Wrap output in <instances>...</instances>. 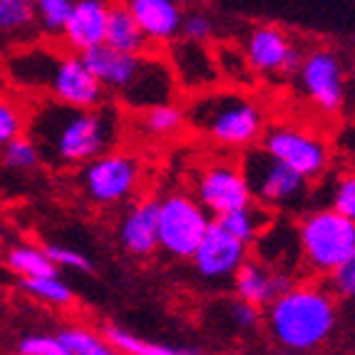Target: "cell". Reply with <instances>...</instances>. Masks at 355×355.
<instances>
[{
    "mask_svg": "<svg viewBox=\"0 0 355 355\" xmlns=\"http://www.w3.org/2000/svg\"><path fill=\"white\" fill-rule=\"evenodd\" d=\"M122 119L114 105L70 107L55 100L37 102L28 112L25 135L37 159L50 166H80L100 159L117 144Z\"/></svg>",
    "mask_w": 355,
    "mask_h": 355,
    "instance_id": "obj_1",
    "label": "cell"
},
{
    "mask_svg": "<svg viewBox=\"0 0 355 355\" xmlns=\"http://www.w3.org/2000/svg\"><path fill=\"white\" fill-rule=\"evenodd\" d=\"M6 72L15 87L45 95L42 100L83 110L107 105L105 89L89 75L83 58L67 50L30 45L8 58Z\"/></svg>",
    "mask_w": 355,
    "mask_h": 355,
    "instance_id": "obj_2",
    "label": "cell"
},
{
    "mask_svg": "<svg viewBox=\"0 0 355 355\" xmlns=\"http://www.w3.org/2000/svg\"><path fill=\"white\" fill-rule=\"evenodd\" d=\"M80 58L89 75L105 89V95H114L127 110H135V112L172 105L179 89L166 60L154 53L125 55L102 42Z\"/></svg>",
    "mask_w": 355,
    "mask_h": 355,
    "instance_id": "obj_3",
    "label": "cell"
},
{
    "mask_svg": "<svg viewBox=\"0 0 355 355\" xmlns=\"http://www.w3.org/2000/svg\"><path fill=\"white\" fill-rule=\"evenodd\" d=\"M184 122L226 147H254L266 130L263 107L243 89L214 87L191 95L182 107Z\"/></svg>",
    "mask_w": 355,
    "mask_h": 355,
    "instance_id": "obj_4",
    "label": "cell"
},
{
    "mask_svg": "<svg viewBox=\"0 0 355 355\" xmlns=\"http://www.w3.org/2000/svg\"><path fill=\"white\" fill-rule=\"evenodd\" d=\"M268 326L284 348L313 350L336 326V301L318 286H293L271 303Z\"/></svg>",
    "mask_w": 355,
    "mask_h": 355,
    "instance_id": "obj_5",
    "label": "cell"
},
{
    "mask_svg": "<svg viewBox=\"0 0 355 355\" xmlns=\"http://www.w3.org/2000/svg\"><path fill=\"white\" fill-rule=\"evenodd\" d=\"M239 174H241L251 202L268 211L298 214L306 207L311 196V182L273 159L266 149L249 147L239 159Z\"/></svg>",
    "mask_w": 355,
    "mask_h": 355,
    "instance_id": "obj_6",
    "label": "cell"
},
{
    "mask_svg": "<svg viewBox=\"0 0 355 355\" xmlns=\"http://www.w3.org/2000/svg\"><path fill=\"white\" fill-rule=\"evenodd\" d=\"M298 246L306 263L318 273H331L355 261V221L331 209L308 214L298 224Z\"/></svg>",
    "mask_w": 355,
    "mask_h": 355,
    "instance_id": "obj_7",
    "label": "cell"
},
{
    "mask_svg": "<svg viewBox=\"0 0 355 355\" xmlns=\"http://www.w3.org/2000/svg\"><path fill=\"white\" fill-rule=\"evenodd\" d=\"M209 224V214L189 196L172 194L157 202V239L162 249L177 259L194 256Z\"/></svg>",
    "mask_w": 355,
    "mask_h": 355,
    "instance_id": "obj_8",
    "label": "cell"
},
{
    "mask_svg": "<svg viewBox=\"0 0 355 355\" xmlns=\"http://www.w3.org/2000/svg\"><path fill=\"white\" fill-rule=\"evenodd\" d=\"M261 149H266L273 159H279L288 169L313 182L328 169V144L323 137H315L301 127L273 125L261 135Z\"/></svg>",
    "mask_w": 355,
    "mask_h": 355,
    "instance_id": "obj_9",
    "label": "cell"
},
{
    "mask_svg": "<svg viewBox=\"0 0 355 355\" xmlns=\"http://www.w3.org/2000/svg\"><path fill=\"white\" fill-rule=\"evenodd\" d=\"M303 95L328 114L340 112L345 102V72L336 50L315 48L303 55V62L293 75Z\"/></svg>",
    "mask_w": 355,
    "mask_h": 355,
    "instance_id": "obj_10",
    "label": "cell"
},
{
    "mask_svg": "<svg viewBox=\"0 0 355 355\" xmlns=\"http://www.w3.org/2000/svg\"><path fill=\"white\" fill-rule=\"evenodd\" d=\"M83 187L97 204H117L135 191L139 182V164L130 154L110 152L83 166Z\"/></svg>",
    "mask_w": 355,
    "mask_h": 355,
    "instance_id": "obj_11",
    "label": "cell"
},
{
    "mask_svg": "<svg viewBox=\"0 0 355 355\" xmlns=\"http://www.w3.org/2000/svg\"><path fill=\"white\" fill-rule=\"evenodd\" d=\"M246 62L256 75H284L293 77L303 62V50L276 25H259L249 33L246 40Z\"/></svg>",
    "mask_w": 355,
    "mask_h": 355,
    "instance_id": "obj_12",
    "label": "cell"
},
{
    "mask_svg": "<svg viewBox=\"0 0 355 355\" xmlns=\"http://www.w3.org/2000/svg\"><path fill=\"white\" fill-rule=\"evenodd\" d=\"M164 60L172 70L177 87H184L191 95H199V92H207V89L221 85L211 45H199V42L177 37L169 42V58Z\"/></svg>",
    "mask_w": 355,
    "mask_h": 355,
    "instance_id": "obj_13",
    "label": "cell"
},
{
    "mask_svg": "<svg viewBox=\"0 0 355 355\" xmlns=\"http://www.w3.org/2000/svg\"><path fill=\"white\" fill-rule=\"evenodd\" d=\"M196 196H199V207L207 214H214L216 219L226 214L243 209L251 204V196L246 191L239 166L234 164H211L207 166L196 184Z\"/></svg>",
    "mask_w": 355,
    "mask_h": 355,
    "instance_id": "obj_14",
    "label": "cell"
},
{
    "mask_svg": "<svg viewBox=\"0 0 355 355\" xmlns=\"http://www.w3.org/2000/svg\"><path fill=\"white\" fill-rule=\"evenodd\" d=\"M191 261H194V266L202 279L224 281V279H231V276L243 266V261H246V246L239 243L234 236H229L216 221H211L207 234H204L202 243L196 246Z\"/></svg>",
    "mask_w": 355,
    "mask_h": 355,
    "instance_id": "obj_15",
    "label": "cell"
},
{
    "mask_svg": "<svg viewBox=\"0 0 355 355\" xmlns=\"http://www.w3.org/2000/svg\"><path fill=\"white\" fill-rule=\"evenodd\" d=\"M107 10H110V3H100V0L72 3L70 18L65 23V30H62L67 53L83 55L105 42Z\"/></svg>",
    "mask_w": 355,
    "mask_h": 355,
    "instance_id": "obj_16",
    "label": "cell"
},
{
    "mask_svg": "<svg viewBox=\"0 0 355 355\" xmlns=\"http://www.w3.org/2000/svg\"><path fill=\"white\" fill-rule=\"evenodd\" d=\"M234 286H236L239 301L261 308L293 288V281L284 273H273L271 268H266V263L243 261V266L234 273Z\"/></svg>",
    "mask_w": 355,
    "mask_h": 355,
    "instance_id": "obj_17",
    "label": "cell"
},
{
    "mask_svg": "<svg viewBox=\"0 0 355 355\" xmlns=\"http://www.w3.org/2000/svg\"><path fill=\"white\" fill-rule=\"evenodd\" d=\"M132 18L139 25L149 42H169L179 37V28H182V12L172 0H132L127 3Z\"/></svg>",
    "mask_w": 355,
    "mask_h": 355,
    "instance_id": "obj_18",
    "label": "cell"
},
{
    "mask_svg": "<svg viewBox=\"0 0 355 355\" xmlns=\"http://www.w3.org/2000/svg\"><path fill=\"white\" fill-rule=\"evenodd\" d=\"M119 241L130 254L149 256L157 246V202L137 204L119 226Z\"/></svg>",
    "mask_w": 355,
    "mask_h": 355,
    "instance_id": "obj_19",
    "label": "cell"
},
{
    "mask_svg": "<svg viewBox=\"0 0 355 355\" xmlns=\"http://www.w3.org/2000/svg\"><path fill=\"white\" fill-rule=\"evenodd\" d=\"M105 45L125 55H147L152 42L144 37L139 25L135 23L127 6L112 3L107 10V28H105Z\"/></svg>",
    "mask_w": 355,
    "mask_h": 355,
    "instance_id": "obj_20",
    "label": "cell"
},
{
    "mask_svg": "<svg viewBox=\"0 0 355 355\" xmlns=\"http://www.w3.org/2000/svg\"><path fill=\"white\" fill-rule=\"evenodd\" d=\"M214 221H216L229 236L236 239L239 243L249 246V243H254L276 219H273V214L268 211V209L251 202L243 209H236V211L226 214V216H219V219H214Z\"/></svg>",
    "mask_w": 355,
    "mask_h": 355,
    "instance_id": "obj_21",
    "label": "cell"
},
{
    "mask_svg": "<svg viewBox=\"0 0 355 355\" xmlns=\"http://www.w3.org/2000/svg\"><path fill=\"white\" fill-rule=\"evenodd\" d=\"M211 50H214V62H216L219 80L231 83V87L234 89L249 87V85L256 80L241 48L224 42V45H216V48H211Z\"/></svg>",
    "mask_w": 355,
    "mask_h": 355,
    "instance_id": "obj_22",
    "label": "cell"
},
{
    "mask_svg": "<svg viewBox=\"0 0 355 355\" xmlns=\"http://www.w3.org/2000/svg\"><path fill=\"white\" fill-rule=\"evenodd\" d=\"M105 340L112 345L117 353H125V355H189V353H184L182 348H174V345L142 340V338L132 336V333L122 331V328H117V326L105 328Z\"/></svg>",
    "mask_w": 355,
    "mask_h": 355,
    "instance_id": "obj_23",
    "label": "cell"
},
{
    "mask_svg": "<svg viewBox=\"0 0 355 355\" xmlns=\"http://www.w3.org/2000/svg\"><path fill=\"white\" fill-rule=\"evenodd\" d=\"M8 266L23 273L25 279H58V268L50 263L45 251L35 246H15L8 254Z\"/></svg>",
    "mask_w": 355,
    "mask_h": 355,
    "instance_id": "obj_24",
    "label": "cell"
},
{
    "mask_svg": "<svg viewBox=\"0 0 355 355\" xmlns=\"http://www.w3.org/2000/svg\"><path fill=\"white\" fill-rule=\"evenodd\" d=\"M35 30V12L28 0H0V37H20Z\"/></svg>",
    "mask_w": 355,
    "mask_h": 355,
    "instance_id": "obj_25",
    "label": "cell"
},
{
    "mask_svg": "<svg viewBox=\"0 0 355 355\" xmlns=\"http://www.w3.org/2000/svg\"><path fill=\"white\" fill-rule=\"evenodd\" d=\"M58 340L65 345L70 355H119L105 338H97L85 328H67L60 333Z\"/></svg>",
    "mask_w": 355,
    "mask_h": 355,
    "instance_id": "obj_26",
    "label": "cell"
},
{
    "mask_svg": "<svg viewBox=\"0 0 355 355\" xmlns=\"http://www.w3.org/2000/svg\"><path fill=\"white\" fill-rule=\"evenodd\" d=\"M25 125H28V112H25L23 102L0 92V149L12 139L23 137Z\"/></svg>",
    "mask_w": 355,
    "mask_h": 355,
    "instance_id": "obj_27",
    "label": "cell"
},
{
    "mask_svg": "<svg viewBox=\"0 0 355 355\" xmlns=\"http://www.w3.org/2000/svg\"><path fill=\"white\" fill-rule=\"evenodd\" d=\"M70 0H37V3H33L35 28L45 30L50 35H62L67 18H70Z\"/></svg>",
    "mask_w": 355,
    "mask_h": 355,
    "instance_id": "obj_28",
    "label": "cell"
},
{
    "mask_svg": "<svg viewBox=\"0 0 355 355\" xmlns=\"http://www.w3.org/2000/svg\"><path fill=\"white\" fill-rule=\"evenodd\" d=\"M182 40H189V42H199V45H209L214 40V20L207 10H184L182 12Z\"/></svg>",
    "mask_w": 355,
    "mask_h": 355,
    "instance_id": "obj_29",
    "label": "cell"
},
{
    "mask_svg": "<svg viewBox=\"0 0 355 355\" xmlns=\"http://www.w3.org/2000/svg\"><path fill=\"white\" fill-rule=\"evenodd\" d=\"M0 159L12 172H28V169L40 164L35 147H33V142H30L28 137H18V139L8 142L6 147L0 149Z\"/></svg>",
    "mask_w": 355,
    "mask_h": 355,
    "instance_id": "obj_30",
    "label": "cell"
},
{
    "mask_svg": "<svg viewBox=\"0 0 355 355\" xmlns=\"http://www.w3.org/2000/svg\"><path fill=\"white\" fill-rule=\"evenodd\" d=\"M142 114V122L147 127V132L152 135H169V132L179 130L184 125V112L182 107L172 105H162V107H152L147 112H139Z\"/></svg>",
    "mask_w": 355,
    "mask_h": 355,
    "instance_id": "obj_31",
    "label": "cell"
},
{
    "mask_svg": "<svg viewBox=\"0 0 355 355\" xmlns=\"http://www.w3.org/2000/svg\"><path fill=\"white\" fill-rule=\"evenodd\" d=\"M23 288L48 303H70L72 291L60 279H23Z\"/></svg>",
    "mask_w": 355,
    "mask_h": 355,
    "instance_id": "obj_32",
    "label": "cell"
},
{
    "mask_svg": "<svg viewBox=\"0 0 355 355\" xmlns=\"http://www.w3.org/2000/svg\"><path fill=\"white\" fill-rule=\"evenodd\" d=\"M343 219H355V182L353 177H343L333 189V209Z\"/></svg>",
    "mask_w": 355,
    "mask_h": 355,
    "instance_id": "obj_33",
    "label": "cell"
},
{
    "mask_svg": "<svg viewBox=\"0 0 355 355\" xmlns=\"http://www.w3.org/2000/svg\"><path fill=\"white\" fill-rule=\"evenodd\" d=\"M45 256L50 259L55 268H80V271H92V263L87 261V256H83L80 251L75 249H67V246H48Z\"/></svg>",
    "mask_w": 355,
    "mask_h": 355,
    "instance_id": "obj_34",
    "label": "cell"
},
{
    "mask_svg": "<svg viewBox=\"0 0 355 355\" xmlns=\"http://www.w3.org/2000/svg\"><path fill=\"white\" fill-rule=\"evenodd\" d=\"M20 355H70L65 345L60 343L58 338L48 336H30L18 345Z\"/></svg>",
    "mask_w": 355,
    "mask_h": 355,
    "instance_id": "obj_35",
    "label": "cell"
},
{
    "mask_svg": "<svg viewBox=\"0 0 355 355\" xmlns=\"http://www.w3.org/2000/svg\"><path fill=\"white\" fill-rule=\"evenodd\" d=\"M331 276V293L338 298H353L355 293V261L328 273Z\"/></svg>",
    "mask_w": 355,
    "mask_h": 355,
    "instance_id": "obj_36",
    "label": "cell"
},
{
    "mask_svg": "<svg viewBox=\"0 0 355 355\" xmlns=\"http://www.w3.org/2000/svg\"><path fill=\"white\" fill-rule=\"evenodd\" d=\"M231 318L236 320V326H241V328H254L256 323H259L261 313L256 306H249V303H243V301H234L231 303Z\"/></svg>",
    "mask_w": 355,
    "mask_h": 355,
    "instance_id": "obj_37",
    "label": "cell"
},
{
    "mask_svg": "<svg viewBox=\"0 0 355 355\" xmlns=\"http://www.w3.org/2000/svg\"><path fill=\"white\" fill-rule=\"evenodd\" d=\"M284 355H291V353H284Z\"/></svg>",
    "mask_w": 355,
    "mask_h": 355,
    "instance_id": "obj_38",
    "label": "cell"
}]
</instances>
